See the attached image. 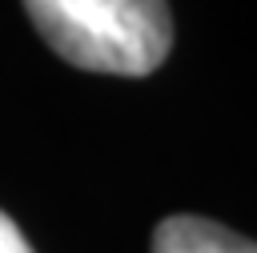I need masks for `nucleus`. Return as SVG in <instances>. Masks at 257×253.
<instances>
[{
  "label": "nucleus",
  "instance_id": "1",
  "mask_svg": "<svg viewBox=\"0 0 257 253\" xmlns=\"http://www.w3.org/2000/svg\"><path fill=\"white\" fill-rule=\"evenodd\" d=\"M48 48L108 76H149L173 48V16L165 0H24Z\"/></svg>",
  "mask_w": 257,
  "mask_h": 253
},
{
  "label": "nucleus",
  "instance_id": "2",
  "mask_svg": "<svg viewBox=\"0 0 257 253\" xmlns=\"http://www.w3.org/2000/svg\"><path fill=\"white\" fill-rule=\"evenodd\" d=\"M153 253H257L249 237L193 213L165 217L153 229Z\"/></svg>",
  "mask_w": 257,
  "mask_h": 253
},
{
  "label": "nucleus",
  "instance_id": "3",
  "mask_svg": "<svg viewBox=\"0 0 257 253\" xmlns=\"http://www.w3.org/2000/svg\"><path fill=\"white\" fill-rule=\"evenodd\" d=\"M0 253H32V245L24 241V233H20V225L0 209Z\"/></svg>",
  "mask_w": 257,
  "mask_h": 253
}]
</instances>
